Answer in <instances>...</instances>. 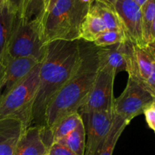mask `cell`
Returning a JSON list of instances; mask_svg holds the SVG:
<instances>
[{
    "instance_id": "cell-1",
    "label": "cell",
    "mask_w": 155,
    "mask_h": 155,
    "mask_svg": "<svg viewBox=\"0 0 155 155\" xmlns=\"http://www.w3.org/2000/svg\"><path fill=\"white\" fill-rule=\"evenodd\" d=\"M80 61L79 40L54 41L45 45V56L39 69V87L32 110V124L43 127L48 104L74 75Z\"/></svg>"
},
{
    "instance_id": "cell-2",
    "label": "cell",
    "mask_w": 155,
    "mask_h": 155,
    "mask_svg": "<svg viewBox=\"0 0 155 155\" xmlns=\"http://www.w3.org/2000/svg\"><path fill=\"white\" fill-rule=\"evenodd\" d=\"M80 61L71 78L64 85L48 104L45 113L44 133L65 115L78 112L89 95L99 70L97 50L92 42L79 40Z\"/></svg>"
},
{
    "instance_id": "cell-3",
    "label": "cell",
    "mask_w": 155,
    "mask_h": 155,
    "mask_svg": "<svg viewBox=\"0 0 155 155\" xmlns=\"http://www.w3.org/2000/svg\"><path fill=\"white\" fill-rule=\"evenodd\" d=\"M91 2L84 0H58L41 26L44 45L54 41L80 39V27Z\"/></svg>"
},
{
    "instance_id": "cell-4",
    "label": "cell",
    "mask_w": 155,
    "mask_h": 155,
    "mask_svg": "<svg viewBox=\"0 0 155 155\" xmlns=\"http://www.w3.org/2000/svg\"><path fill=\"white\" fill-rule=\"evenodd\" d=\"M40 64L0 98V120L16 119L27 127L32 125V110L39 87Z\"/></svg>"
},
{
    "instance_id": "cell-5",
    "label": "cell",
    "mask_w": 155,
    "mask_h": 155,
    "mask_svg": "<svg viewBox=\"0 0 155 155\" xmlns=\"http://www.w3.org/2000/svg\"><path fill=\"white\" fill-rule=\"evenodd\" d=\"M45 45L41 36V27L37 18L17 16L8 48L9 58H32L42 61Z\"/></svg>"
},
{
    "instance_id": "cell-6",
    "label": "cell",
    "mask_w": 155,
    "mask_h": 155,
    "mask_svg": "<svg viewBox=\"0 0 155 155\" xmlns=\"http://www.w3.org/2000/svg\"><path fill=\"white\" fill-rule=\"evenodd\" d=\"M117 74L106 67H99L94 84L78 112L81 115L114 108V83Z\"/></svg>"
},
{
    "instance_id": "cell-7",
    "label": "cell",
    "mask_w": 155,
    "mask_h": 155,
    "mask_svg": "<svg viewBox=\"0 0 155 155\" xmlns=\"http://www.w3.org/2000/svg\"><path fill=\"white\" fill-rule=\"evenodd\" d=\"M155 101V97L144 86L132 79L128 82L124 92L115 98L114 112L129 124L136 117L142 114L145 107Z\"/></svg>"
},
{
    "instance_id": "cell-8",
    "label": "cell",
    "mask_w": 155,
    "mask_h": 155,
    "mask_svg": "<svg viewBox=\"0 0 155 155\" xmlns=\"http://www.w3.org/2000/svg\"><path fill=\"white\" fill-rule=\"evenodd\" d=\"M124 45L127 64L126 71L128 73L129 78L146 89V82L155 64L154 51L148 45L139 46L129 39L124 42Z\"/></svg>"
},
{
    "instance_id": "cell-9",
    "label": "cell",
    "mask_w": 155,
    "mask_h": 155,
    "mask_svg": "<svg viewBox=\"0 0 155 155\" xmlns=\"http://www.w3.org/2000/svg\"><path fill=\"white\" fill-rule=\"evenodd\" d=\"M81 116L86 129L85 155H98L114 118V108Z\"/></svg>"
},
{
    "instance_id": "cell-10",
    "label": "cell",
    "mask_w": 155,
    "mask_h": 155,
    "mask_svg": "<svg viewBox=\"0 0 155 155\" xmlns=\"http://www.w3.org/2000/svg\"><path fill=\"white\" fill-rule=\"evenodd\" d=\"M122 22L127 39L139 46L144 42L141 7L134 0H112Z\"/></svg>"
},
{
    "instance_id": "cell-11",
    "label": "cell",
    "mask_w": 155,
    "mask_h": 155,
    "mask_svg": "<svg viewBox=\"0 0 155 155\" xmlns=\"http://www.w3.org/2000/svg\"><path fill=\"white\" fill-rule=\"evenodd\" d=\"M39 63L41 62L32 58L9 59L0 81V98L24 80Z\"/></svg>"
},
{
    "instance_id": "cell-12",
    "label": "cell",
    "mask_w": 155,
    "mask_h": 155,
    "mask_svg": "<svg viewBox=\"0 0 155 155\" xmlns=\"http://www.w3.org/2000/svg\"><path fill=\"white\" fill-rule=\"evenodd\" d=\"M48 147L43 139L42 127L30 126L23 133L14 155H48Z\"/></svg>"
},
{
    "instance_id": "cell-13",
    "label": "cell",
    "mask_w": 155,
    "mask_h": 155,
    "mask_svg": "<svg viewBox=\"0 0 155 155\" xmlns=\"http://www.w3.org/2000/svg\"><path fill=\"white\" fill-rule=\"evenodd\" d=\"M26 127L16 119L0 120V155H14Z\"/></svg>"
},
{
    "instance_id": "cell-14",
    "label": "cell",
    "mask_w": 155,
    "mask_h": 155,
    "mask_svg": "<svg viewBox=\"0 0 155 155\" xmlns=\"http://www.w3.org/2000/svg\"><path fill=\"white\" fill-rule=\"evenodd\" d=\"M17 16L8 2L0 5V64L2 65H6L10 59L8 48Z\"/></svg>"
},
{
    "instance_id": "cell-15",
    "label": "cell",
    "mask_w": 155,
    "mask_h": 155,
    "mask_svg": "<svg viewBox=\"0 0 155 155\" xmlns=\"http://www.w3.org/2000/svg\"><path fill=\"white\" fill-rule=\"evenodd\" d=\"M124 42L109 46L98 47L97 55L99 67H106L111 69L116 74L122 71H126L127 64Z\"/></svg>"
},
{
    "instance_id": "cell-16",
    "label": "cell",
    "mask_w": 155,
    "mask_h": 155,
    "mask_svg": "<svg viewBox=\"0 0 155 155\" xmlns=\"http://www.w3.org/2000/svg\"><path fill=\"white\" fill-rule=\"evenodd\" d=\"M82 122L83 118L79 112L65 115L54 124L49 131L43 133L44 141L49 148L51 144L72 133Z\"/></svg>"
},
{
    "instance_id": "cell-17",
    "label": "cell",
    "mask_w": 155,
    "mask_h": 155,
    "mask_svg": "<svg viewBox=\"0 0 155 155\" xmlns=\"http://www.w3.org/2000/svg\"><path fill=\"white\" fill-rule=\"evenodd\" d=\"M107 30L103 20L94 8L89 5V10L80 27V39L93 43L95 39Z\"/></svg>"
},
{
    "instance_id": "cell-18",
    "label": "cell",
    "mask_w": 155,
    "mask_h": 155,
    "mask_svg": "<svg viewBox=\"0 0 155 155\" xmlns=\"http://www.w3.org/2000/svg\"><path fill=\"white\" fill-rule=\"evenodd\" d=\"M90 5L94 8L101 17L107 30H120L124 31L120 18L111 0H92Z\"/></svg>"
},
{
    "instance_id": "cell-19",
    "label": "cell",
    "mask_w": 155,
    "mask_h": 155,
    "mask_svg": "<svg viewBox=\"0 0 155 155\" xmlns=\"http://www.w3.org/2000/svg\"><path fill=\"white\" fill-rule=\"evenodd\" d=\"M86 142V129L83 121L72 133L59 139L56 143L63 145L77 155H85Z\"/></svg>"
},
{
    "instance_id": "cell-20",
    "label": "cell",
    "mask_w": 155,
    "mask_h": 155,
    "mask_svg": "<svg viewBox=\"0 0 155 155\" xmlns=\"http://www.w3.org/2000/svg\"><path fill=\"white\" fill-rule=\"evenodd\" d=\"M129 125L127 121L114 114L111 127L104 140L98 155H113L116 144L126 127Z\"/></svg>"
},
{
    "instance_id": "cell-21",
    "label": "cell",
    "mask_w": 155,
    "mask_h": 155,
    "mask_svg": "<svg viewBox=\"0 0 155 155\" xmlns=\"http://www.w3.org/2000/svg\"><path fill=\"white\" fill-rule=\"evenodd\" d=\"M143 39L145 45L149 40L151 26L155 20V0H147L141 7Z\"/></svg>"
},
{
    "instance_id": "cell-22",
    "label": "cell",
    "mask_w": 155,
    "mask_h": 155,
    "mask_svg": "<svg viewBox=\"0 0 155 155\" xmlns=\"http://www.w3.org/2000/svg\"><path fill=\"white\" fill-rule=\"evenodd\" d=\"M127 37L124 30H107L101 33L95 41L93 44L96 47H105L114 45L117 43H122L127 40Z\"/></svg>"
},
{
    "instance_id": "cell-23",
    "label": "cell",
    "mask_w": 155,
    "mask_h": 155,
    "mask_svg": "<svg viewBox=\"0 0 155 155\" xmlns=\"http://www.w3.org/2000/svg\"><path fill=\"white\" fill-rule=\"evenodd\" d=\"M143 114L148 127L155 133V101L145 107Z\"/></svg>"
},
{
    "instance_id": "cell-24",
    "label": "cell",
    "mask_w": 155,
    "mask_h": 155,
    "mask_svg": "<svg viewBox=\"0 0 155 155\" xmlns=\"http://www.w3.org/2000/svg\"><path fill=\"white\" fill-rule=\"evenodd\" d=\"M48 155H77L68 148L58 143H52L48 148Z\"/></svg>"
},
{
    "instance_id": "cell-25",
    "label": "cell",
    "mask_w": 155,
    "mask_h": 155,
    "mask_svg": "<svg viewBox=\"0 0 155 155\" xmlns=\"http://www.w3.org/2000/svg\"><path fill=\"white\" fill-rule=\"evenodd\" d=\"M7 2L14 13L22 18L24 15V0H7Z\"/></svg>"
},
{
    "instance_id": "cell-26",
    "label": "cell",
    "mask_w": 155,
    "mask_h": 155,
    "mask_svg": "<svg viewBox=\"0 0 155 155\" xmlns=\"http://www.w3.org/2000/svg\"><path fill=\"white\" fill-rule=\"evenodd\" d=\"M58 0H42V21H41V26H42V22H43L44 19H45V16L53 8L54 5Z\"/></svg>"
},
{
    "instance_id": "cell-27",
    "label": "cell",
    "mask_w": 155,
    "mask_h": 155,
    "mask_svg": "<svg viewBox=\"0 0 155 155\" xmlns=\"http://www.w3.org/2000/svg\"><path fill=\"white\" fill-rule=\"evenodd\" d=\"M146 89L155 97V64L154 69L146 82Z\"/></svg>"
},
{
    "instance_id": "cell-28",
    "label": "cell",
    "mask_w": 155,
    "mask_h": 155,
    "mask_svg": "<svg viewBox=\"0 0 155 155\" xmlns=\"http://www.w3.org/2000/svg\"><path fill=\"white\" fill-rule=\"evenodd\" d=\"M153 49H155V20L153 22L152 26H151V31H150L149 40H148V45Z\"/></svg>"
},
{
    "instance_id": "cell-29",
    "label": "cell",
    "mask_w": 155,
    "mask_h": 155,
    "mask_svg": "<svg viewBox=\"0 0 155 155\" xmlns=\"http://www.w3.org/2000/svg\"><path fill=\"white\" fill-rule=\"evenodd\" d=\"M33 1V0H24V14H25V12L26 10H27V7H28L29 5L31 3V2ZM24 15H23V17H24Z\"/></svg>"
},
{
    "instance_id": "cell-30",
    "label": "cell",
    "mask_w": 155,
    "mask_h": 155,
    "mask_svg": "<svg viewBox=\"0 0 155 155\" xmlns=\"http://www.w3.org/2000/svg\"><path fill=\"white\" fill-rule=\"evenodd\" d=\"M134 1L136 2L140 6V7H142V6L144 5V3H145L147 0H134Z\"/></svg>"
},
{
    "instance_id": "cell-31",
    "label": "cell",
    "mask_w": 155,
    "mask_h": 155,
    "mask_svg": "<svg viewBox=\"0 0 155 155\" xmlns=\"http://www.w3.org/2000/svg\"><path fill=\"white\" fill-rule=\"evenodd\" d=\"M6 2H7V0H0V5L5 4Z\"/></svg>"
},
{
    "instance_id": "cell-32",
    "label": "cell",
    "mask_w": 155,
    "mask_h": 155,
    "mask_svg": "<svg viewBox=\"0 0 155 155\" xmlns=\"http://www.w3.org/2000/svg\"><path fill=\"white\" fill-rule=\"evenodd\" d=\"M150 48H151V47H150ZM152 49H153V48H152ZM153 50H154V52H155V49H153Z\"/></svg>"
},
{
    "instance_id": "cell-33",
    "label": "cell",
    "mask_w": 155,
    "mask_h": 155,
    "mask_svg": "<svg viewBox=\"0 0 155 155\" xmlns=\"http://www.w3.org/2000/svg\"><path fill=\"white\" fill-rule=\"evenodd\" d=\"M111 1H112V0H111Z\"/></svg>"
}]
</instances>
